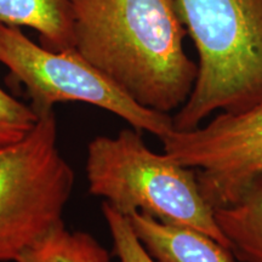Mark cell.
<instances>
[{"instance_id": "cell-1", "label": "cell", "mask_w": 262, "mask_h": 262, "mask_svg": "<svg viewBox=\"0 0 262 262\" xmlns=\"http://www.w3.org/2000/svg\"><path fill=\"white\" fill-rule=\"evenodd\" d=\"M74 49L140 106L170 114L188 100L198 63L186 54L178 0H70Z\"/></svg>"}, {"instance_id": "cell-2", "label": "cell", "mask_w": 262, "mask_h": 262, "mask_svg": "<svg viewBox=\"0 0 262 262\" xmlns=\"http://www.w3.org/2000/svg\"><path fill=\"white\" fill-rule=\"evenodd\" d=\"M198 54V77L172 116L192 130L214 112L235 113L262 100V0H178Z\"/></svg>"}, {"instance_id": "cell-3", "label": "cell", "mask_w": 262, "mask_h": 262, "mask_svg": "<svg viewBox=\"0 0 262 262\" xmlns=\"http://www.w3.org/2000/svg\"><path fill=\"white\" fill-rule=\"evenodd\" d=\"M85 173L90 194L123 215L141 211L164 224L198 229L229 249L195 170L153 152L141 131L127 127L116 136L94 137L88 145Z\"/></svg>"}, {"instance_id": "cell-4", "label": "cell", "mask_w": 262, "mask_h": 262, "mask_svg": "<svg viewBox=\"0 0 262 262\" xmlns=\"http://www.w3.org/2000/svg\"><path fill=\"white\" fill-rule=\"evenodd\" d=\"M75 176L58 146L54 111L17 142L0 147V262L17 257L63 224Z\"/></svg>"}, {"instance_id": "cell-5", "label": "cell", "mask_w": 262, "mask_h": 262, "mask_svg": "<svg viewBox=\"0 0 262 262\" xmlns=\"http://www.w3.org/2000/svg\"><path fill=\"white\" fill-rule=\"evenodd\" d=\"M0 63L25 88L35 113L56 103L83 102L122 118L130 127L159 140L173 130L172 116L140 106L74 48L55 51L38 45L19 27L0 22Z\"/></svg>"}, {"instance_id": "cell-6", "label": "cell", "mask_w": 262, "mask_h": 262, "mask_svg": "<svg viewBox=\"0 0 262 262\" xmlns=\"http://www.w3.org/2000/svg\"><path fill=\"white\" fill-rule=\"evenodd\" d=\"M163 153L195 170L212 208L234 203L262 176V100L241 112H221L192 130L163 137Z\"/></svg>"}, {"instance_id": "cell-7", "label": "cell", "mask_w": 262, "mask_h": 262, "mask_svg": "<svg viewBox=\"0 0 262 262\" xmlns=\"http://www.w3.org/2000/svg\"><path fill=\"white\" fill-rule=\"evenodd\" d=\"M126 216L156 262H235L229 249L198 229L164 224L141 211Z\"/></svg>"}, {"instance_id": "cell-8", "label": "cell", "mask_w": 262, "mask_h": 262, "mask_svg": "<svg viewBox=\"0 0 262 262\" xmlns=\"http://www.w3.org/2000/svg\"><path fill=\"white\" fill-rule=\"evenodd\" d=\"M0 22L34 29L50 50L74 48L70 0H0Z\"/></svg>"}, {"instance_id": "cell-9", "label": "cell", "mask_w": 262, "mask_h": 262, "mask_svg": "<svg viewBox=\"0 0 262 262\" xmlns=\"http://www.w3.org/2000/svg\"><path fill=\"white\" fill-rule=\"evenodd\" d=\"M229 249L241 262H262V176L232 204L214 209Z\"/></svg>"}, {"instance_id": "cell-10", "label": "cell", "mask_w": 262, "mask_h": 262, "mask_svg": "<svg viewBox=\"0 0 262 262\" xmlns=\"http://www.w3.org/2000/svg\"><path fill=\"white\" fill-rule=\"evenodd\" d=\"M15 262H111V253L94 235L62 224L25 250Z\"/></svg>"}, {"instance_id": "cell-11", "label": "cell", "mask_w": 262, "mask_h": 262, "mask_svg": "<svg viewBox=\"0 0 262 262\" xmlns=\"http://www.w3.org/2000/svg\"><path fill=\"white\" fill-rule=\"evenodd\" d=\"M102 215L110 229L113 255L119 262H156L141 244L127 216L108 203H102Z\"/></svg>"}, {"instance_id": "cell-12", "label": "cell", "mask_w": 262, "mask_h": 262, "mask_svg": "<svg viewBox=\"0 0 262 262\" xmlns=\"http://www.w3.org/2000/svg\"><path fill=\"white\" fill-rule=\"evenodd\" d=\"M38 122L29 104L11 96L0 86V147L22 140Z\"/></svg>"}]
</instances>
